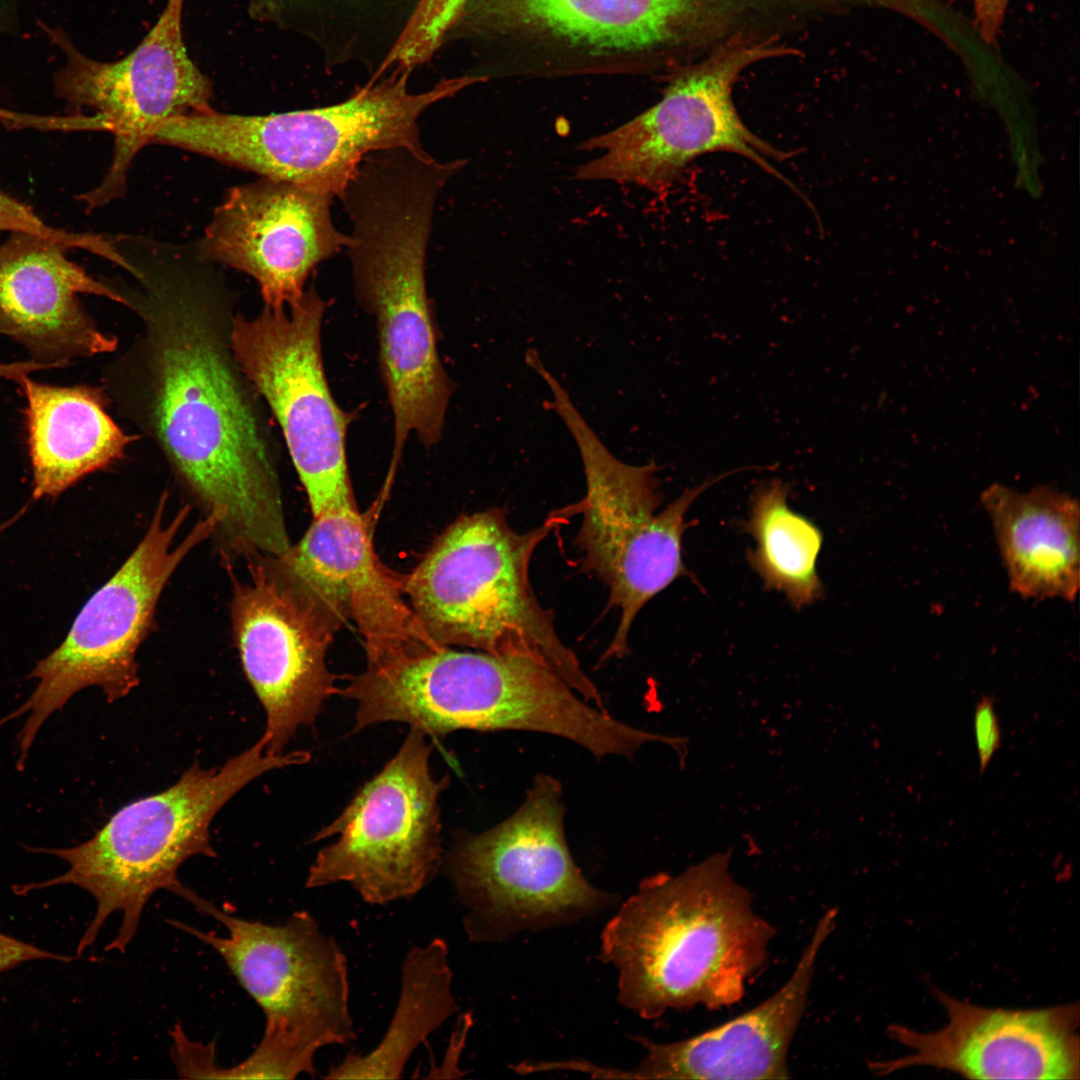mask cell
Listing matches in <instances>:
<instances>
[{"label":"cell","instance_id":"9","mask_svg":"<svg viewBox=\"0 0 1080 1080\" xmlns=\"http://www.w3.org/2000/svg\"><path fill=\"white\" fill-rule=\"evenodd\" d=\"M553 399L544 401L573 436L581 454L586 495L574 505L583 514L576 544L582 568L608 588L609 604L620 610L619 625L605 657L623 656L632 624L654 596L681 576L689 575L682 560L686 512L726 472L686 489L663 511L656 463L633 466L621 462L600 441L557 379L547 383Z\"/></svg>","mask_w":1080,"mask_h":1080},{"label":"cell","instance_id":"31","mask_svg":"<svg viewBox=\"0 0 1080 1080\" xmlns=\"http://www.w3.org/2000/svg\"><path fill=\"white\" fill-rule=\"evenodd\" d=\"M1010 0H972L975 26L983 40L996 43Z\"/></svg>","mask_w":1080,"mask_h":1080},{"label":"cell","instance_id":"14","mask_svg":"<svg viewBox=\"0 0 1080 1080\" xmlns=\"http://www.w3.org/2000/svg\"><path fill=\"white\" fill-rule=\"evenodd\" d=\"M184 0H167L157 22L126 56L94 60L82 53L61 27L39 22L64 57L53 76L56 97L70 112H96L114 136L111 165L102 182L80 195L88 211L125 193L130 165L159 127L175 117L205 113L211 107V81L190 59L182 34Z\"/></svg>","mask_w":1080,"mask_h":1080},{"label":"cell","instance_id":"25","mask_svg":"<svg viewBox=\"0 0 1080 1080\" xmlns=\"http://www.w3.org/2000/svg\"><path fill=\"white\" fill-rule=\"evenodd\" d=\"M451 983L448 947L442 939L413 948L403 962L399 1001L381 1042L367 1055L347 1056L326 1078H400L419 1044L458 1010Z\"/></svg>","mask_w":1080,"mask_h":1080},{"label":"cell","instance_id":"7","mask_svg":"<svg viewBox=\"0 0 1080 1080\" xmlns=\"http://www.w3.org/2000/svg\"><path fill=\"white\" fill-rule=\"evenodd\" d=\"M173 893L226 928L223 937L170 921L212 947L265 1016L257 1048L239 1065L223 1069V1078L313 1076L319 1049L355 1038L346 957L308 912L269 925L230 914L183 884Z\"/></svg>","mask_w":1080,"mask_h":1080},{"label":"cell","instance_id":"27","mask_svg":"<svg viewBox=\"0 0 1080 1080\" xmlns=\"http://www.w3.org/2000/svg\"><path fill=\"white\" fill-rule=\"evenodd\" d=\"M468 0H420L379 69L408 71L428 61L446 40Z\"/></svg>","mask_w":1080,"mask_h":1080},{"label":"cell","instance_id":"21","mask_svg":"<svg viewBox=\"0 0 1080 1080\" xmlns=\"http://www.w3.org/2000/svg\"><path fill=\"white\" fill-rule=\"evenodd\" d=\"M51 237L12 232L0 244V334L21 343L34 359L59 363L111 352L116 340L83 309L78 294L127 304L66 255Z\"/></svg>","mask_w":1080,"mask_h":1080},{"label":"cell","instance_id":"28","mask_svg":"<svg viewBox=\"0 0 1080 1080\" xmlns=\"http://www.w3.org/2000/svg\"><path fill=\"white\" fill-rule=\"evenodd\" d=\"M0 231L31 232L57 239L70 248H83L102 255L107 241L90 234L55 229L41 220L32 207L0 190Z\"/></svg>","mask_w":1080,"mask_h":1080},{"label":"cell","instance_id":"20","mask_svg":"<svg viewBox=\"0 0 1080 1080\" xmlns=\"http://www.w3.org/2000/svg\"><path fill=\"white\" fill-rule=\"evenodd\" d=\"M275 559L343 623H355L363 637L367 664L444 647L420 624L402 579L379 560L370 522L357 507L313 517L301 540Z\"/></svg>","mask_w":1080,"mask_h":1080},{"label":"cell","instance_id":"26","mask_svg":"<svg viewBox=\"0 0 1080 1080\" xmlns=\"http://www.w3.org/2000/svg\"><path fill=\"white\" fill-rule=\"evenodd\" d=\"M787 496L788 487L779 479L754 494L745 529L757 546L748 559L769 589L783 592L800 608L823 592L816 569L823 535L814 523L788 507Z\"/></svg>","mask_w":1080,"mask_h":1080},{"label":"cell","instance_id":"23","mask_svg":"<svg viewBox=\"0 0 1080 1080\" xmlns=\"http://www.w3.org/2000/svg\"><path fill=\"white\" fill-rule=\"evenodd\" d=\"M1012 591L1074 601L1080 583V510L1048 486L1020 492L993 484L981 494Z\"/></svg>","mask_w":1080,"mask_h":1080},{"label":"cell","instance_id":"3","mask_svg":"<svg viewBox=\"0 0 1080 1080\" xmlns=\"http://www.w3.org/2000/svg\"><path fill=\"white\" fill-rule=\"evenodd\" d=\"M566 512L523 533L511 528L498 508L464 515L402 578L403 588L420 624L439 645L534 660L603 708L597 687L558 636L551 611L541 606L530 583L536 548Z\"/></svg>","mask_w":1080,"mask_h":1080},{"label":"cell","instance_id":"4","mask_svg":"<svg viewBox=\"0 0 1080 1080\" xmlns=\"http://www.w3.org/2000/svg\"><path fill=\"white\" fill-rule=\"evenodd\" d=\"M435 203L423 185L390 181L363 189L345 208L355 293L376 321L393 416L392 471L411 433L427 448L440 440L454 389L438 353L426 287Z\"/></svg>","mask_w":1080,"mask_h":1080},{"label":"cell","instance_id":"32","mask_svg":"<svg viewBox=\"0 0 1080 1080\" xmlns=\"http://www.w3.org/2000/svg\"><path fill=\"white\" fill-rule=\"evenodd\" d=\"M23 511H25V509H22L17 514H15L12 518H10V519L6 520L5 522L1 523L0 524V534L3 531H5L8 527H10L24 513Z\"/></svg>","mask_w":1080,"mask_h":1080},{"label":"cell","instance_id":"5","mask_svg":"<svg viewBox=\"0 0 1080 1080\" xmlns=\"http://www.w3.org/2000/svg\"><path fill=\"white\" fill-rule=\"evenodd\" d=\"M265 747L262 735L219 768L203 769L195 763L168 789L122 807L77 846L33 849L61 858L68 869L49 880L13 886L14 893L21 896L58 885L80 887L95 899L96 911L77 945V958L117 912L122 921L106 951L125 952L149 899L181 884L180 866L196 855L216 857L209 829L220 809L260 775L310 760L306 751L268 755Z\"/></svg>","mask_w":1080,"mask_h":1080},{"label":"cell","instance_id":"2","mask_svg":"<svg viewBox=\"0 0 1080 1080\" xmlns=\"http://www.w3.org/2000/svg\"><path fill=\"white\" fill-rule=\"evenodd\" d=\"M731 850L678 875L639 884L605 925L600 957L617 972V1000L643 1019L739 1002L775 935L751 892L729 873Z\"/></svg>","mask_w":1080,"mask_h":1080},{"label":"cell","instance_id":"18","mask_svg":"<svg viewBox=\"0 0 1080 1080\" xmlns=\"http://www.w3.org/2000/svg\"><path fill=\"white\" fill-rule=\"evenodd\" d=\"M333 196L262 177L229 189L199 244L200 256L255 279L266 306L297 301L312 270L350 243L333 223Z\"/></svg>","mask_w":1080,"mask_h":1080},{"label":"cell","instance_id":"8","mask_svg":"<svg viewBox=\"0 0 1080 1080\" xmlns=\"http://www.w3.org/2000/svg\"><path fill=\"white\" fill-rule=\"evenodd\" d=\"M560 782L534 778L522 805L481 833H461L447 857L448 875L467 913L471 941L570 924L617 901L593 886L575 863L564 831Z\"/></svg>","mask_w":1080,"mask_h":1080},{"label":"cell","instance_id":"6","mask_svg":"<svg viewBox=\"0 0 1080 1080\" xmlns=\"http://www.w3.org/2000/svg\"><path fill=\"white\" fill-rule=\"evenodd\" d=\"M357 88L346 100L314 109L238 115L211 110L168 120L158 140L223 163L342 197L371 153L425 150L418 120L434 104L479 81L462 76L411 92L408 71Z\"/></svg>","mask_w":1080,"mask_h":1080},{"label":"cell","instance_id":"15","mask_svg":"<svg viewBox=\"0 0 1080 1080\" xmlns=\"http://www.w3.org/2000/svg\"><path fill=\"white\" fill-rule=\"evenodd\" d=\"M247 575L230 567V616L244 674L266 714L265 752L284 753L302 726H313L324 703L339 694L326 656L343 622L276 562L243 558Z\"/></svg>","mask_w":1080,"mask_h":1080},{"label":"cell","instance_id":"1","mask_svg":"<svg viewBox=\"0 0 1080 1080\" xmlns=\"http://www.w3.org/2000/svg\"><path fill=\"white\" fill-rule=\"evenodd\" d=\"M144 319L152 425L168 460L206 515L220 517L224 552L282 555L291 544L279 478L231 347L192 304H161Z\"/></svg>","mask_w":1080,"mask_h":1080},{"label":"cell","instance_id":"17","mask_svg":"<svg viewBox=\"0 0 1080 1080\" xmlns=\"http://www.w3.org/2000/svg\"><path fill=\"white\" fill-rule=\"evenodd\" d=\"M340 695L356 703L354 732L401 722L442 736L460 729H509L525 690L516 658L437 647L367 664Z\"/></svg>","mask_w":1080,"mask_h":1080},{"label":"cell","instance_id":"22","mask_svg":"<svg viewBox=\"0 0 1080 1080\" xmlns=\"http://www.w3.org/2000/svg\"><path fill=\"white\" fill-rule=\"evenodd\" d=\"M836 910L819 919L786 983L747 1012L693 1037L655 1043L639 1038L646 1054L628 1078L788 1079L787 1056L806 1009L819 951Z\"/></svg>","mask_w":1080,"mask_h":1080},{"label":"cell","instance_id":"13","mask_svg":"<svg viewBox=\"0 0 1080 1080\" xmlns=\"http://www.w3.org/2000/svg\"><path fill=\"white\" fill-rule=\"evenodd\" d=\"M426 734L410 728L396 755L313 841L338 835L311 865L307 888L347 882L370 904L408 899L442 857L439 797L448 777L430 770Z\"/></svg>","mask_w":1080,"mask_h":1080},{"label":"cell","instance_id":"10","mask_svg":"<svg viewBox=\"0 0 1080 1080\" xmlns=\"http://www.w3.org/2000/svg\"><path fill=\"white\" fill-rule=\"evenodd\" d=\"M166 499H159L135 550L86 602L64 641L30 672L37 679L32 694L0 720L2 725L26 715L18 737L19 769L46 720L77 692L97 686L114 702L138 686L137 651L152 628L160 596L178 566L215 534L220 521L216 514L205 515L175 545L190 507L183 506L166 522Z\"/></svg>","mask_w":1080,"mask_h":1080},{"label":"cell","instance_id":"24","mask_svg":"<svg viewBox=\"0 0 1080 1080\" xmlns=\"http://www.w3.org/2000/svg\"><path fill=\"white\" fill-rule=\"evenodd\" d=\"M27 400L34 499L57 497L87 474L119 460L131 441L87 386L60 387L20 378Z\"/></svg>","mask_w":1080,"mask_h":1080},{"label":"cell","instance_id":"33","mask_svg":"<svg viewBox=\"0 0 1080 1080\" xmlns=\"http://www.w3.org/2000/svg\"><path fill=\"white\" fill-rule=\"evenodd\" d=\"M17 1L18 0H0V11L12 6Z\"/></svg>","mask_w":1080,"mask_h":1080},{"label":"cell","instance_id":"11","mask_svg":"<svg viewBox=\"0 0 1080 1080\" xmlns=\"http://www.w3.org/2000/svg\"><path fill=\"white\" fill-rule=\"evenodd\" d=\"M799 50L787 44L730 43L704 58L679 67L662 99L649 110L605 134L590 138L581 150L601 156L579 167L582 180H611L663 189L695 158L732 152L786 181L770 163L791 154L748 129L733 102L741 73L756 63Z\"/></svg>","mask_w":1080,"mask_h":1080},{"label":"cell","instance_id":"12","mask_svg":"<svg viewBox=\"0 0 1080 1080\" xmlns=\"http://www.w3.org/2000/svg\"><path fill=\"white\" fill-rule=\"evenodd\" d=\"M326 302L314 288L292 304L232 320L230 347L279 423L313 517L357 507L349 476L350 414L335 401L322 358Z\"/></svg>","mask_w":1080,"mask_h":1080},{"label":"cell","instance_id":"29","mask_svg":"<svg viewBox=\"0 0 1080 1080\" xmlns=\"http://www.w3.org/2000/svg\"><path fill=\"white\" fill-rule=\"evenodd\" d=\"M974 731L979 770L983 774L1001 744V730L994 709V700L983 696L975 706Z\"/></svg>","mask_w":1080,"mask_h":1080},{"label":"cell","instance_id":"30","mask_svg":"<svg viewBox=\"0 0 1080 1080\" xmlns=\"http://www.w3.org/2000/svg\"><path fill=\"white\" fill-rule=\"evenodd\" d=\"M70 962L74 958L43 950L0 932V973L33 960Z\"/></svg>","mask_w":1080,"mask_h":1080},{"label":"cell","instance_id":"19","mask_svg":"<svg viewBox=\"0 0 1080 1080\" xmlns=\"http://www.w3.org/2000/svg\"><path fill=\"white\" fill-rule=\"evenodd\" d=\"M947 1023L933 1032L888 1028L905 1056L873 1064L879 1075L928 1066L969 1079L1077 1080L1080 1072L1078 1003L1007 1010L974 1005L938 989Z\"/></svg>","mask_w":1080,"mask_h":1080},{"label":"cell","instance_id":"16","mask_svg":"<svg viewBox=\"0 0 1080 1080\" xmlns=\"http://www.w3.org/2000/svg\"><path fill=\"white\" fill-rule=\"evenodd\" d=\"M769 0H468L454 28H521L590 53L687 65L759 28Z\"/></svg>","mask_w":1080,"mask_h":1080}]
</instances>
